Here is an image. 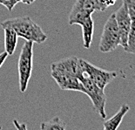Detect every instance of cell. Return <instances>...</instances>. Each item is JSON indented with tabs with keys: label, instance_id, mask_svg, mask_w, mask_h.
<instances>
[{
	"label": "cell",
	"instance_id": "cell-1",
	"mask_svg": "<svg viewBox=\"0 0 135 130\" xmlns=\"http://www.w3.org/2000/svg\"><path fill=\"white\" fill-rule=\"evenodd\" d=\"M1 26L12 28L18 37L37 44H42L47 39V35L45 31L30 17H18L7 19L1 23Z\"/></svg>",
	"mask_w": 135,
	"mask_h": 130
},
{
	"label": "cell",
	"instance_id": "cell-2",
	"mask_svg": "<svg viewBox=\"0 0 135 130\" xmlns=\"http://www.w3.org/2000/svg\"><path fill=\"white\" fill-rule=\"evenodd\" d=\"M33 42L25 40L20 52L18 62V73L19 80V89L25 93L32 73L33 65Z\"/></svg>",
	"mask_w": 135,
	"mask_h": 130
},
{
	"label": "cell",
	"instance_id": "cell-3",
	"mask_svg": "<svg viewBox=\"0 0 135 130\" xmlns=\"http://www.w3.org/2000/svg\"><path fill=\"white\" fill-rule=\"evenodd\" d=\"M105 11L99 0H77L69 15L68 23L71 25H79L88 17L93 15L94 11Z\"/></svg>",
	"mask_w": 135,
	"mask_h": 130
},
{
	"label": "cell",
	"instance_id": "cell-4",
	"mask_svg": "<svg viewBox=\"0 0 135 130\" xmlns=\"http://www.w3.org/2000/svg\"><path fill=\"white\" fill-rule=\"evenodd\" d=\"M119 31L118 28L114 13L109 17L106 20L100 41L99 49L101 53H110L114 51L119 45Z\"/></svg>",
	"mask_w": 135,
	"mask_h": 130
},
{
	"label": "cell",
	"instance_id": "cell-5",
	"mask_svg": "<svg viewBox=\"0 0 135 130\" xmlns=\"http://www.w3.org/2000/svg\"><path fill=\"white\" fill-rule=\"evenodd\" d=\"M85 89V94H86L91 100L95 111L99 114L102 119L106 117L105 114V102L106 96L105 91L99 87L85 73L84 76L80 80Z\"/></svg>",
	"mask_w": 135,
	"mask_h": 130
},
{
	"label": "cell",
	"instance_id": "cell-6",
	"mask_svg": "<svg viewBox=\"0 0 135 130\" xmlns=\"http://www.w3.org/2000/svg\"><path fill=\"white\" fill-rule=\"evenodd\" d=\"M81 64L85 73L88 75V77L103 90H105V86L109 85L119 75L118 72L107 71L97 67L83 59H81Z\"/></svg>",
	"mask_w": 135,
	"mask_h": 130
},
{
	"label": "cell",
	"instance_id": "cell-7",
	"mask_svg": "<svg viewBox=\"0 0 135 130\" xmlns=\"http://www.w3.org/2000/svg\"><path fill=\"white\" fill-rule=\"evenodd\" d=\"M51 70H55L71 74L76 76L79 80L84 76L85 71L82 67L81 59H79L75 56H71L59 60V61L53 62L51 65Z\"/></svg>",
	"mask_w": 135,
	"mask_h": 130
},
{
	"label": "cell",
	"instance_id": "cell-8",
	"mask_svg": "<svg viewBox=\"0 0 135 130\" xmlns=\"http://www.w3.org/2000/svg\"><path fill=\"white\" fill-rule=\"evenodd\" d=\"M114 17H115V20L119 31V45H121L123 49H126V41H127V36L129 30H130L131 23L133 20L131 19L130 16L128 14L127 8H126V4L122 3L119 8L114 13Z\"/></svg>",
	"mask_w": 135,
	"mask_h": 130
},
{
	"label": "cell",
	"instance_id": "cell-9",
	"mask_svg": "<svg viewBox=\"0 0 135 130\" xmlns=\"http://www.w3.org/2000/svg\"><path fill=\"white\" fill-rule=\"evenodd\" d=\"M51 77L58 84L60 89L68 91H78L85 94V89L81 81L76 76L63 72L51 70Z\"/></svg>",
	"mask_w": 135,
	"mask_h": 130
},
{
	"label": "cell",
	"instance_id": "cell-10",
	"mask_svg": "<svg viewBox=\"0 0 135 130\" xmlns=\"http://www.w3.org/2000/svg\"><path fill=\"white\" fill-rule=\"evenodd\" d=\"M130 110V106L127 104H123L120 106L119 110L113 115L111 119L107 120L104 122V129L105 130H116L119 127L120 123L122 122V120L125 115L127 114Z\"/></svg>",
	"mask_w": 135,
	"mask_h": 130
},
{
	"label": "cell",
	"instance_id": "cell-11",
	"mask_svg": "<svg viewBox=\"0 0 135 130\" xmlns=\"http://www.w3.org/2000/svg\"><path fill=\"white\" fill-rule=\"evenodd\" d=\"M2 28L4 31V52H6L8 55H12L16 50L18 36L12 28L8 26Z\"/></svg>",
	"mask_w": 135,
	"mask_h": 130
},
{
	"label": "cell",
	"instance_id": "cell-12",
	"mask_svg": "<svg viewBox=\"0 0 135 130\" xmlns=\"http://www.w3.org/2000/svg\"><path fill=\"white\" fill-rule=\"evenodd\" d=\"M83 31V42H84V47L89 49L91 47V41H93V31H94V21L93 17L90 16L85 18L81 24Z\"/></svg>",
	"mask_w": 135,
	"mask_h": 130
},
{
	"label": "cell",
	"instance_id": "cell-13",
	"mask_svg": "<svg viewBox=\"0 0 135 130\" xmlns=\"http://www.w3.org/2000/svg\"><path fill=\"white\" fill-rule=\"evenodd\" d=\"M66 128L65 123L63 121L59 116L53 117L52 119L42 122L40 125V128L42 130H52V129H58V130H64Z\"/></svg>",
	"mask_w": 135,
	"mask_h": 130
},
{
	"label": "cell",
	"instance_id": "cell-14",
	"mask_svg": "<svg viewBox=\"0 0 135 130\" xmlns=\"http://www.w3.org/2000/svg\"><path fill=\"white\" fill-rule=\"evenodd\" d=\"M125 51L128 53H135V20H133L131 23Z\"/></svg>",
	"mask_w": 135,
	"mask_h": 130
},
{
	"label": "cell",
	"instance_id": "cell-15",
	"mask_svg": "<svg viewBox=\"0 0 135 130\" xmlns=\"http://www.w3.org/2000/svg\"><path fill=\"white\" fill-rule=\"evenodd\" d=\"M127 8L128 14L132 20H135V0H122Z\"/></svg>",
	"mask_w": 135,
	"mask_h": 130
},
{
	"label": "cell",
	"instance_id": "cell-16",
	"mask_svg": "<svg viewBox=\"0 0 135 130\" xmlns=\"http://www.w3.org/2000/svg\"><path fill=\"white\" fill-rule=\"evenodd\" d=\"M19 3L18 0H0V4L6 7L8 11H12V9L16 6V4Z\"/></svg>",
	"mask_w": 135,
	"mask_h": 130
},
{
	"label": "cell",
	"instance_id": "cell-17",
	"mask_svg": "<svg viewBox=\"0 0 135 130\" xmlns=\"http://www.w3.org/2000/svg\"><path fill=\"white\" fill-rule=\"evenodd\" d=\"M99 1L100 3V4L103 6V8L106 10L109 6H112V5L115 4L117 0H99Z\"/></svg>",
	"mask_w": 135,
	"mask_h": 130
},
{
	"label": "cell",
	"instance_id": "cell-18",
	"mask_svg": "<svg viewBox=\"0 0 135 130\" xmlns=\"http://www.w3.org/2000/svg\"><path fill=\"white\" fill-rule=\"evenodd\" d=\"M9 56L8 55V53H6V52H3V53H0V67L3 66V64L4 63L5 59H7V57Z\"/></svg>",
	"mask_w": 135,
	"mask_h": 130
},
{
	"label": "cell",
	"instance_id": "cell-19",
	"mask_svg": "<svg viewBox=\"0 0 135 130\" xmlns=\"http://www.w3.org/2000/svg\"><path fill=\"white\" fill-rule=\"evenodd\" d=\"M19 2H22L25 4H31L33 2H35V0H18Z\"/></svg>",
	"mask_w": 135,
	"mask_h": 130
}]
</instances>
